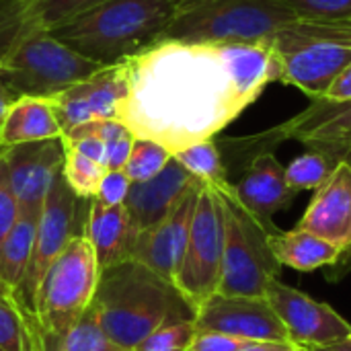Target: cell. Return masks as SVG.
<instances>
[{
	"instance_id": "obj_44",
	"label": "cell",
	"mask_w": 351,
	"mask_h": 351,
	"mask_svg": "<svg viewBox=\"0 0 351 351\" xmlns=\"http://www.w3.org/2000/svg\"><path fill=\"white\" fill-rule=\"evenodd\" d=\"M311 351H351V335L337 341V343H331V346H323V348H315Z\"/></svg>"
},
{
	"instance_id": "obj_2",
	"label": "cell",
	"mask_w": 351,
	"mask_h": 351,
	"mask_svg": "<svg viewBox=\"0 0 351 351\" xmlns=\"http://www.w3.org/2000/svg\"><path fill=\"white\" fill-rule=\"evenodd\" d=\"M93 304L121 351H132L167 321L195 317L171 282L132 257L101 269Z\"/></svg>"
},
{
	"instance_id": "obj_30",
	"label": "cell",
	"mask_w": 351,
	"mask_h": 351,
	"mask_svg": "<svg viewBox=\"0 0 351 351\" xmlns=\"http://www.w3.org/2000/svg\"><path fill=\"white\" fill-rule=\"evenodd\" d=\"M335 165L323 152L306 150L286 167V181L296 193L306 189H317L327 181Z\"/></svg>"
},
{
	"instance_id": "obj_33",
	"label": "cell",
	"mask_w": 351,
	"mask_h": 351,
	"mask_svg": "<svg viewBox=\"0 0 351 351\" xmlns=\"http://www.w3.org/2000/svg\"><path fill=\"white\" fill-rule=\"evenodd\" d=\"M300 21L337 23L351 19V0H286Z\"/></svg>"
},
{
	"instance_id": "obj_16",
	"label": "cell",
	"mask_w": 351,
	"mask_h": 351,
	"mask_svg": "<svg viewBox=\"0 0 351 351\" xmlns=\"http://www.w3.org/2000/svg\"><path fill=\"white\" fill-rule=\"evenodd\" d=\"M274 130L282 142L298 140L306 150L323 152L333 165H337L351 148V101H311L302 113Z\"/></svg>"
},
{
	"instance_id": "obj_31",
	"label": "cell",
	"mask_w": 351,
	"mask_h": 351,
	"mask_svg": "<svg viewBox=\"0 0 351 351\" xmlns=\"http://www.w3.org/2000/svg\"><path fill=\"white\" fill-rule=\"evenodd\" d=\"M195 333L193 319H173L156 327L132 351H187Z\"/></svg>"
},
{
	"instance_id": "obj_14",
	"label": "cell",
	"mask_w": 351,
	"mask_h": 351,
	"mask_svg": "<svg viewBox=\"0 0 351 351\" xmlns=\"http://www.w3.org/2000/svg\"><path fill=\"white\" fill-rule=\"evenodd\" d=\"M278 56L280 82L300 88L311 101H321L351 62V45L306 39L278 51Z\"/></svg>"
},
{
	"instance_id": "obj_15",
	"label": "cell",
	"mask_w": 351,
	"mask_h": 351,
	"mask_svg": "<svg viewBox=\"0 0 351 351\" xmlns=\"http://www.w3.org/2000/svg\"><path fill=\"white\" fill-rule=\"evenodd\" d=\"M199 185L202 181H195L173 208V212L156 226L140 232L132 247V259L144 263L173 286L189 239Z\"/></svg>"
},
{
	"instance_id": "obj_19",
	"label": "cell",
	"mask_w": 351,
	"mask_h": 351,
	"mask_svg": "<svg viewBox=\"0 0 351 351\" xmlns=\"http://www.w3.org/2000/svg\"><path fill=\"white\" fill-rule=\"evenodd\" d=\"M237 197L263 220H274L296 199V191L286 181V167L278 160L274 150L255 154L243 169L237 183H232Z\"/></svg>"
},
{
	"instance_id": "obj_1",
	"label": "cell",
	"mask_w": 351,
	"mask_h": 351,
	"mask_svg": "<svg viewBox=\"0 0 351 351\" xmlns=\"http://www.w3.org/2000/svg\"><path fill=\"white\" fill-rule=\"evenodd\" d=\"M125 68L130 93L119 121L173 154L216 138L249 107L218 43L162 39Z\"/></svg>"
},
{
	"instance_id": "obj_11",
	"label": "cell",
	"mask_w": 351,
	"mask_h": 351,
	"mask_svg": "<svg viewBox=\"0 0 351 351\" xmlns=\"http://www.w3.org/2000/svg\"><path fill=\"white\" fill-rule=\"evenodd\" d=\"M265 300L271 304L286 327L290 341L296 346L315 350L351 335V325L337 311L280 280L271 282Z\"/></svg>"
},
{
	"instance_id": "obj_4",
	"label": "cell",
	"mask_w": 351,
	"mask_h": 351,
	"mask_svg": "<svg viewBox=\"0 0 351 351\" xmlns=\"http://www.w3.org/2000/svg\"><path fill=\"white\" fill-rule=\"evenodd\" d=\"M300 21L286 0H189L177 6L162 39L189 43L274 41Z\"/></svg>"
},
{
	"instance_id": "obj_37",
	"label": "cell",
	"mask_w": 351,
	"mask_h": 351,
	"mask_svg": "<svg viewBox=\"0 0 351 351\" xmlns=\"http://www.w3.org/2000/svg\"><path fill=\"white\" fill-rule=\"evenodd\" d=\"M247 343H251V341H245V339H239L232 335H224V333H216V331H197L187 351H237Z\"/></svg>"
},
{
	"instance_id": "obj_6",
	"label": "cell",
	"mask_w": 351,
	"mask_h": 351,
	"mask_svg": "<svg viewBox=\"0 0 351 351\" xmlns=\"http://www.w3.org/2000/svg\"><path fill=\"white\" fill-rule=\"evenodd\" d=\"M99 274L93 245L84 234L74 237L51 263L35 294L33 319L43 350L58 351L66 333L93 304Z\"/></svg>"
},
{
	"instance_id": "obj_10",
	"label": "cell",
	"mask_w": 351,
	"mask_h": 351,
	"mask_svg": "<svg viewBox=\"0 0 351 351\" xmlns=\"http://www.w3.org/2000/svg\"><path fill=\"white\" fill-rule=\"evenodd\" d=\"M130 93L125 62L103 66L88 78L49 97V105L62 128V136L82 123L119 119Z\"/></svg>"
},
{
	"instance_id": "obj_42",
	"label": "cell",
	"mask_w": 351,
	"mask_h": 351,
	"mask_svg": "<svg viewBox=\"0 0 351 351\" xmlns=\"http://www.w3.org/2000/svg\"><path fill=\"white\" fill-rule=\"evenodd\" d=\"M321 101H329V103H346V101H351V62L348 64V68L335 78V82L327 90L325 99H321Z\"/></svg>"
},
{
	"instance_id": "obj_18",
	"label": "cell",
	"mask_w": 351,
	"mask_h": 351,
	"mask_svg": "<svg viewBox=\"0 0 351 351\" xmlns=\"http://www.w3.org/2000/svg\"><path fill=\"white\" fill-rule=\"evenodd\" d=\"M195 181V177L171 158L156 177L142 183H132L123 208L136 237L162 222Z\"/></svg>"
},
{
	"instance_id": "obj_28",
	"label": "cell",
	"mask_w": 351,
	"mask_h": 351,
	"mask_svg": "<svg viewBox=\"0 0 351 351\" xmlns=\"http://www.w3.org/2000/svg\"><path fill=\"white\" fill-rule=\"evenodd\" d=\"M58 351H121L105 333L95 304H90L66 333Z\"/></svg>"
},
{
	"instance_id": "obj_47",
	"label": "cell",
	"mask_w": 351,
	"mask_h": 351,
	"mask_svg": "<svg viewBox=\"0 0 351 351\" xmlns=\"http://www.w3.org/2000/svg\"><path fill=\"white\" fill-rule=\"evenodd\" d=\"M337 23H341V25H348V27H351V19H346V21H337Z\"/></svg>"
},
{
	"instance_id": "obj_21",
	"label": "cell",
	"mask_w": 351,
	"mask_h": 351,
	"mask_svg": "<svg viewBox=\"0 0 351 351\" xmlns=\"http://www.w3.org/2000/svg\"><path fill=\"white\" fill-rule=\"evenodd\" d=\"M230 68L237 88L251 103L259 99L269 82L280 80V56L269 41L218 43Z\"/></svg>"
},
{
	"instance_id": "obj_9",
	"label": "cell",
	"mask_w": 351,
	"mask_h": 351,
	"mask_svg": "<svg viewBox=\"0 0 351 351\" xmlns=\"http://www.w3.org/2000/svg\"><path fill=\"white\" fill-rule=\"evenodd\" d=\"M80 199L66 183L60 173L41 206L37 226H35V243L31 251V263L25 276L21 290L14 294L16 302L33 315V302L37 288L51 267V263L60 257V253L68 247V243L84 234V226L78 224V208Z\"/></svg>"
},
{
	"instance_id": "obj_45",
	"label": "cell",
	"mask_w": 351,
	"mask_h": 351,
	"mask_svg": "<svg viewBox=\"0 0 351 351\" xmlns=\"http://www.w3.org/2000/svg\"><path fill=\"white\" fill-rule=\"evenodd\" d=\"M276 351H311V348H304V346H296V343H288V346H282L280 350Z\"/></svg>"
},
{
	"instance_id": "obj_8",
	"label": "cell",
	"mask_w": 351,
	"mask_h": 351,
	"mask_svg": "<svg viewBox=\"0 0 351 351\" xmlns=\"http://www.w3.org/2000/svg\"><path fill=\"white\" fill-rule=\"evenodd\" d=\"M224 257V212L218 191L202 183L175 288L195 311L218 294Z\"/></svg>"
},
{
	"instance_id": "obj_24",
	"label": "cell",
	"mask_w": 351,
	"mask_h": 351,
	"mask_svg": "<svg viewBox=\"0 0 351 351\" xmlns=\"http://www.w3.org/2000/svg\"><path fill=\"white\" fill-rule=\"evenodd\" d=\"M37 218L39 214L19 210L16 222L0 245V280L12 294L21 290L31 263Z\"/></svg>"
},
{
	"instance_id": "obj_5",
	"label": "cell",
	"mask_w": 351,
	"mask_h": 351,
	"mask_svg": "<svg viewBox=\"0 0 351 351\" xmlns=\"http://www.w3.org/2000/svg\"><path fill=\"white\" fill-rule=\"evenodd\" d=\"M214 189L224 212V257L218 294L265 298L271 282L282 276V263L271 249V237L280 228L274 220H263L245 208L230 181Z\"/></svg>"
},
{
	"instance_id": "obj_46",
	"label": "cell",
	"mask_w": 351,
	"mask_h": 351,
	"mask_svg": "<svg viewBox=\"0 0 351 351\" xmlns=\"http://www.w3.org/2000/svg\"><path fill=\"white\" fill-rule=\"evenodd\" d=\"M12 296H14V294H12V292L2 284V280H0V298H12Z\"/></svg>"
},
{
	"instance_id": "obj_35",
	"label": "cell",
	"mask_w": 351,
	"mask_h": 351,
	"mask_svg": "<svg viewBox=\"0 0 351 351\" xmlns=\"http://www.w3.org/2000/svg\"><path fill=\"white\" fill-rule=\"evenodd\" d=\"M2 152H4V148H0V245L19 216V202L12 193Z\"/></svg>"
},
{
	"instance_id": "obj_29",
	"label": "cell",
	"mask_w": 351,
	"mask_h": 351,
	"mask_svg": "<svg viewBox=\"0 0 351 351\" xmlns=\"http://www.w3.org/2000/svg\"><path fill=\"white\" fill-rule=\"evenodd\" d=\"M171 158H173V152H169L165 146L152 140L136 138L130 158L123 167V173L132 183H142V181L156 177Z\"/></svg>"
},
{
	"instance_id": "obj_32",
	"label": "cell",
	"mask_w": 351,
	"mask_h": 351,
	"mask_svg": "<svg viewBox=\"0 0 351 351\" xmlns=\"http://www.w3.org/2000/svg\"><path fill=\"white\" fill-rule=\"evenodd\" d=\"M101 2L105 0H33V6L39 25L45 31H51L53 27L84 14Z\"/></svg>"
},
{
	"instance_id": "obj_26",
	"label": "cell",
	"mask_w": 351,
	"mask_h": 351,
	"mask_svg": "<svg viewBox=\"0 0 351 351\" xmlns=\"http://www.w3.org/2000/svg\"><path fill=\"white\" fill-rule=\"evenodd\" d=\"M173 158L197 181L206 185H222L228 183V171L222 160V152L216 144V140H204L197 144H191L179 152L173 154Z\"/></svg>"
},
{
	"instance_id": "obj_38",
	"label": "cell",
	"mask_w": 351,
	"mask_h": 351,
	"mask_svg": "<svg viewBox=\"0 0 351 351\" xmlns=\"http://www.w3.org/2000/svg\"><path fill=\"white\" fill-rule=\"evenodd\" d=\"M62 142L70 148H74L76 152H80L82 156L105 165L107 158V146L105 142H101L95 136H62Z\"/></svg>"
},
{
	"instance_id": "obj_43",
	"label": "cell",
	"mask_w": 351,
	"mask_h": 351,
	"mask_svg": "<svg viewBox=\"0 0 351 351\" xmlns=\"http://www.w3.org/2000/svg\"><path fill=\"white\" fill-rule=\"evenodd\" d=\"M10 105H12V97L8 95V90L4 88V84H2V80H0V121H2V117L6 115V111H8Z\"/></svg>"
},
{
	"instance_id": "obj_22",
	"label": "cell",
	"mask_w": 351,
	"mask_h": 351,
	"mask_svg": "<svg viewBox=\"0 0 351 351\" xmlns=\"http://www.w3.org/2000/svg\"><path fill=\"white\" fill-rule=\"evenodd\" d=\"M58 138H62V128L47 99L21 97L0 121V148Z\"/></svg>"
},
{
	"instance_id": "obj_41",
	"label": "cell",
	"mask_w": 351,
	"mask_h": 351,
	"mask_svg": "<svg viewBox=\"0 0 351 351\" xmlns=\"http://www.w3.org/2000/svg\"><path fill=\"white\" fill-rule=\"evenodd\" d=\"M343 160L350 162L351 167V148L348 150V154L343 156ZM348 276H351V247L350 249H346V251L339 255V259H337L333 265L325 267V278H327V282L337 284V282L346 280Z\"/></svg>"
},
{
	"instance_id": "obj_20",
	"label": "cell",
	"mask_w": 351,
	"mask_h": 351,
	"mask_svg": "<svg viewBox=\"0 0 351 351\" xmlns=\"http://www.w3.org/2000/svg\"><path fill=\"white\" fill-rule=\"evenodd\" d=\"M84 237L93 245L99 269L132 257L136 232L123 206H103L97 199H88Z\"/></svg>"
},
{
	"instance_id": "obj_27",
	"label": "cell",
	"mask_w": 351,
	"mask_h": 351,
	"mask_svg": "<svg viewBox=\"0 0 351 351\" xmlns=\"http://www.w3.org/2000/svg\"><path fill=\"white\" fill-rule=\"evenodd\" d=\"M64 144V142H62ZM107 173V167L101 162H95L74 148L64 144V165L62 175L68 183V187L80 197V199H93L103 177Z\"/></svg>"
},
{
	"instance_id": "obj_7",
	"label": "cell",
	"mask_w": 351,
	"mask_h": 351,
	"mask_svg": "<svg viewBox=\"0 0 351 351\" xmlns=\"http://www.w3.org/2000/svg\"><path fill=\"white\" fill-rule=\"evenodd\" d=\"M101 68L49 31H37L0 62V80L12 101L21 97L49 99Z\"/></svg>"
},
{
	"instance_id": "obj_39",
	"label": "cell",
	"mask_w": 351,
	"mask_h": 351,
	"mask_svg": "<svg viewBox=\"0 0 351 351\" xmlns=\"http://www.w3.org/2000/svg\"><path fill=\"white\" fill-rule=\"evenodd\" d=\"M134 140H136L134 134H125V136L117 138L115 142L107 144V158H105L107 171H123V167L130 158Z\"/></svg>"
},
{
	"instance_id": "obj_25",
	"label": "cell",
	"mask_w": 351,
	"mask_h": 351,
	"mask_svg": "<svg viewBox=\"0 0 351 351\" xmlns=\"http://www.w3.org/2000/svg\"><path fill=\"white\" fill-rule=\"evenodd\" d=\"M37 31L45 29L37 21L33 0H0V62Z\"/></svg>"
},
{
	"instance_id": "obj_34",
	"label": "cell",
	"mask_w": 351,
	"mask_h": 351,
	"mask_svg": "<svg viewBox=\"0 0 351 351\" xmlns=\"http://www.w3.org/2000/svg\"><path fill=\"white\" fill-rule=\"evenodd\" d=\"M23 313L16 298H0V351H14L21 341Z\"/></svg>"
},
{
	"instance_id": "obj_13",
	"label": "cell",
	"mask_w": 351,
	"mask_h": 351,
	"mask_svg": "<svg viewBox=\"0 0 351 351\" xmlns=\"http://www.w3.org/2000/svg\"><path fill=\"white\" fill-rule=\"evenodd\" d=\"M2 156L12 193L19 202V210L39 214L56 177L62 173V138L10 146L4 148Z\"/></svg>"
},
{
	"instance_id": "obj_40",
	"label": "cell",
	"mask_w": 351,
	"mask_h": 351,
	"mask_svg": "<svg viewBox=\"0 0 351 351\" xmlns=\"http://www.w3.org/2000/svg\"><path fill=\"white\" fill-rule=\"evenodd\" d=\"M21 313H23V329H21L19 348L14 351H45L43 350V341H41V335H39V329H37V323H35L33 315L29 311H25L23 306H21Z\"/></svg>"
},
{
	"instance_id": "obj_36",
	"label": "cell",
	"mask_w": 351,
	"mask_h": 351,
	"mask_svg": "<svg viewBox=\"0 0 351 351\" xmlns=\"http://www.w3.org/2000/svg\"><path fill=\"white\" fill-rule=\"evenodd\" d=\"M130 185L132 181L123 171H107L93 199L101 202L103 206H123Z\"/></svg>"
},
{
	"instance_id": "obj_48",
	"label": "cell",
	"mask_w": 351,
	"mask_h": 351,
	"mask_svg": "<svg viewBox=\"0 0 351 351\" xmlns=\"http://www.w3.org/2000/svg\"><path fill=\"white\" fill-rule=\"evenodd\" d=\"M185 2H189V0H175V4H177V6H181V4H185Z\"/></svg>"
},
{
	"instance_id": "obj_12",
	"label": "cell",
	"mask_w": 351,
	"mask_h": 351,
	"mask_svg": "<svg viewBox=\"0 0 351 351\" xmlns=\"http://www.w3.org/2000/svg\"><path fill=\"white\" fill-rule=\"evenodd\" d=\"M193 321L197 331H216L259 343H292L265 298L214 294L195 311Z\"/></svg>"
},
{
	"instance_id": "obj_17",
	"label": "cell",
	"mask_w": 351,
	"mask_h": 351,
	"mask_svg": "<svg viewBox=\"0 0 351 351\" xmlns=\"http://www.w3.org/2000/svg\"><path fill=\"white\" fill-rule=\"evenodd\" d=\"M296 228L308 230L335 245L341 253L351 247V167L341 160L315 195L298 220Z\"/></svg>"
},
{
	"instance_id": "obj_3",
	"label": "cell",
	"mask_w": 351,
	"mask_h": 351,
	"mask_svg": "<svg viewBox=\"0 0 351 351\" xmlns=\"http://www.w3.org/2000/svg\"><path fill=\"white\" fill-rule=\"evenodd\" d=\"M175 12V0H105L49 33L99 66H113L162 41Z\"/></svg>"
},
{
	"instance_id": "obj_23",
	"label": "cell",
	"mask_w": 351,
	"mask_h": 351,
	"mask_svg": "<svg viewBox=\"0 0 351 351\" xmlns=\"http://www.w3.org/2000/svg\"><path fill=\"white\" fill-rule=\"evenodd\" d=\"M271 249L282 267H290L302 274L329 267L341 255V251L335 245L300 228H292L288 232L278 230L271 237Z\"/></svg>"
}]
</instances>
